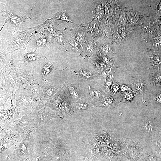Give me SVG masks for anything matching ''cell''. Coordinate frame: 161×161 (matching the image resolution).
<instances>
[{
	"label": "cell",
	"instance_id": "6da1fadb",
	"mask_svg": "<svg viewBox=\"0 0 161 161\" xmlns=\"http://www.w3.org/2000/svg\"><path fill=\"white\" fill-rule=\"evenodd\" d=\"M31 108V117L37 120L40 126L45 125L50 120L58 118L57 112L45 106L36 103Z\"/></svg>",
	"mask_w": 161,
	"mask_h": 161
},
{
	"label": "cell",
	"instance_id": "7a4b0ae2",
	"mask_svg": "<svg viewBox=\"0 0 161 161\" xmlns=\"http://www.w3.org/2000/svg\"><path fill=\"white\" fill-rule=\"evenodd\" d=\"M34 119L30 117L26 113L22 118L6 125L7 128L18 136L25 133L27 134L33 130Z\"/></svg>",
	"mask_w": 161,
	"mask_h": 161
},
{
	"label": "cell",
	"instance_id": "3957f363",
	"mask_svg": "<svg viewBox=\"0 0 161 161\" xmlns=\"http://www.w3.org/2000/svg\"><path fill=\"white\" fill-rule=\"evenodd\" d=\"M18 69L14 65L13 60L5 68L3 89L9 93L11 99L13 97V91L17 83Z\"/></svg>",
	"mask_w": 161,
	"mask_h": 161
},
{
	"label": "cell",
	"instance_id": "277c9868",
	"mask_svg": "<svg viewBox=\"0 0 161 161\" xmlns=\"http://www.w3.org/2000/svg\"><path fill=\"white\" fill-rule=\"evenodd\" d=\"M14 98L16 102L15 108L17 109L18 114V115L23 110L27 113L28 109L31 106L32 103L29 98L26 89L21 87L18 88L16 90L14 95Z\"/></svg>",
	"mask_w": 161,
	"mask_h": 161
},
{
	"label": "cell",
	"instance_id": "5b68a950",
	"mask_svg": "<svg viewBox=\"0 0 161 161\" xmlns=\"http://www.w3.org/2000/svg\"><path fill=\"white\" fill-rule=\"evenodd\" d=\"M17 83L19 88L27 89L34 83L33 73L29 69L22 67L18 69Z\"/></svg>",
	"mask_w": 161,
	"mask_h": 161
},
{
	"label": "cell",
	"instance_id": "8992f818",
	"mask_svg": "<svg viewBox=\"0 0 161 161\" xmlns=\"http://www.w3.org/2000/svg\"><path fill=\"white\" fill-rule=\"evenodd\" d=\"M80 85L65 82L62 88L63 92L74 103L81 99L83 95L80 92Z\"/></svg>",
	"mask_w": 161,
	"mask_h": 161
},
{
	"label": "cell",
	"instance_id": "52a82bcc",
	"mask_svg": "<svg viewBox=\"0 0 161 161\" xmlns=\"http://www.w3.org/2000/svg\"><path fill=\"white\" fill-rule=\"evenodd\" d=\"M63 98L57 112L58 118L61 119L66 118L73 113L74 103L70 100L63 92Z\"/></svg>",
	"mask_w": 161,
	"mask_h": 161
},
{
	"label": "cell",
	"instance_id": "ba28073f",
	"mask_svg": "<svg viewBox=\"0 0 161 161\" xmlns=\"http://www.w3.org/2000/svg\"><path fill=\"white\" fill-rule=\"evenodd\" d=\"M34 129L29 132L25 138L22 141L19 145L16 148L13 154L18 159L25 160L27 159L28 153V144L29 137Z\"/></svg>",
	"mask_w": 161,
	"mask_h": 161
},
{
	"label": "cell",
	"instance_id": "9c48e42d",
	"mask_svg": "<svg viewBox=\"0 0 161 161\" xmlns=\"http://www.w3.org/2000/svg\"><path fill=\"white\" fill-rule=\"evenodd\" d=\"M27 95L31 102L36 103L41 100V87L38 84L34 83L27 89Z\"/></svg>",
	"mask_w": 161,
	"mask_h": 161
},
{
	"label": "cell",
	"instance_id": "30bf717a",
	"mask_svg": "<svg viewBox=\"0 0 161 161\" xmlns=\"http://www.w3.org/2000/svg\"><path fill=\"white\" fill-rule=\"evenodd\" d=\"M60 88L59 86L51 83L44 84L41 87V100L52 97L56 93L58 89Z\"/></svg>",
	"mask_w": 161,
	"mask_h": 161
},
{
	"label": "cell",
	"instance_id": "8fae6325",
	"mask_svg": "<svg viewBox=\"0 0 161 161\" xmlns=\"http://www.w3.org/2000/svg\"><path fill=\"white\" fill-rule=\"evenodd\" d=\"M87 96L95 104L101 100L105 96H107L103 90L100 88H93L91 86L88 88Z\"/></svg>",
	"mask_w": 161,
	"mask_h": 161
},
{
	"label": "cell",
	"instance_id": "7c38bea8",
	"mask_svg": "<svg viewBox=\"0 0 161 161\" xmlns=\"http://www.w3.org/2000/svg\"><path fill=\"white\" fill-rule=\"evenodd\" d=\"M92 106L94 107V103L91 99L85 100L81 98L74 103L73 113L82 112Z\"/></svg>",
	"mask_w": 161,
	"mask_h": 161
},
{
	"label": "cell",
	"instance_id": "4fadbf2b",
	"mask_svg": "<svg viewBox=\"0 0 161 161\" xmlns=\"http://www.w3.org/2000/svg\"><path fill=\"white\" fill-rule=\"evenodd\" d=\"M117 100L115 96L107 95L105 96L100 101L96 103L94 107H103L112 108L117 104Z\"/></svg>",
	"mask_w": 161,
	"mask_h": 161
},
{
	"label": "cell",
	"instance_id": "5bb4252c",
	"mask_svg": "<svg viewBox=\"0 0 161 161\" xmlns=\"http://www.w3.org/2000/svg\"><path fill=\"white\" fill-rule=\"evenodd\" d=\"M4 15L6 18V21L11 22L16 25L15 29L18 27L20 23L23 21L27 19H30V17L20 16L14 14L10 11L6 10L4 12Z\"/></svg>",
	"mask_w": 161,
	"mask_h": 161
},
{
	"label": "cell",
	"instance_id": "9a60e30c",
	"mask_svg": "<svg viewBox=\"0 0 161 161\" xmlns=\"http://www.w3.org/2000/svg\"><path fill=\"white\" fill-rule=\"evenodd\" d=\"M85 43L82 55L88 57L92 55L95 52V47L93 42L91 40H88Z\"/></svg>",
	"mask_w": 161,
	"mask_h": 161
},
{
	"label": "cell",
	"instance_id": "2e32d148",
	"mask_svg": "<svg viewBox=\"0 0 161 161\" xmlns=\"http://www.w3.org/2000/svg\"><path fill=\"white\" fill-rule=\"evenodd\" d=\"M133 85L136 89L141 94L143 103H145L143 98L144 87L145 84L143 80L139 78H135L132 81Z\"/></svg>",
	"mask_w": 161,
	"mask_h": 161
},
{
	"label": "cell",
	"instance_id": "e0dca14e",
	"mask_svg": "<svg viewBox=\"0 0 161 161\" xmlns=\"http://www.w3.org/2000/svg\"><path fill=\"white\" fill-rule=\"evenodd\" d=\"M54 65V64L50 63H46L43 66L41 72L42 80L46 81L47 76L53 69Z\"/></svg>",
	"mask_w": 161,
	"mask_h": 161
},
{
	"label": "cell",
	"instance_id": "ac0fdd59",
	"mask_svg": "<svg viewBox=\"0 0 161 161\" xmlns=\"http://www.w3.org/2000/svg\"><path fill=\"white\" fill-rule=\"evenodd\" d=\"M54 18L56 19L64 21L67 22H71L68 14L65 9H63L53 15Z\"/></svg>",
	"mask_w": 161,
	"mask_h": 161
},
{
	"label": "cell",
	"instance_id": "d6986e66",
	"mask_svg": "<svg viewBox=\"0 0 161 161\" xmlns=\"http://www.w3.org/2000/svg\"><path fill=\"white\" fill-rule=\"evenodd\" d=\"M78 75L85 80H89L94 78L95 75L92 72L81 68L78 73Z\"/></svg>",
	"mask_w": 161,
	"mask_h": 161
},
{
	"label": "cell",
	"instance_id": "ffe728a7",
	"mask_svg": "<svg viewBox=\"0 0 161 161\" xmlns=\"http://www.w3.org/2000/svg\"><path fill=\"white\" fill-rule=\"evenodd\" d=\"M44 57L38 55L35 52L27 53L24 56V61L27 64L31 63L38 59L44 58Z\"/></svg>",
	"mask_w": 161,
	"mask_h": 161
},
{
	"label": "cell",
	"instance_id": "44dd1931",
	"mask_svg": "<svg viewBox=\"0 0 161 161\" xmlns=\"http://www.w3.org/2000/svg\"><path fill=\"white\" fill-rule=\"evenodd\" d=\"M74 36L75 40L80 43H83L85 41V36L82 30L80 28L75 30Z\"/></svg>",
	"mask_w": 161,
	"mask_h": 161
},
{
	"label": "cell",
	"instance_id": "7402d4cb",
	"mask_svg": "<svg viewBox=\"0 0 161 161\" xmlns=\"http://www.w3.org/2000/svg\"><path fill=\"white\" fill-rule=\"evenodd\" d=\"M151 62L153 67L155 69L161 68V56L156 53L151 58Z\"/></svg>",
	"mask_w": 161,
	"mask_h": 161
},
{
	"label": "cell",
	"instance_id": "603a6c76",
	"mask_svg": "<svg viewBox=\"0 0 161 161\" xmlns=\"http://www.w3.org/2000/svg\"><path fill=\"white\" fill-rule=\"evenodd\" d=\"M15 110V109L13 107V105H12L11 107L9 110L6 111H4V110H2V109H1V115H1V116L3 117L5 115L7 116L6 117V119L4 121L5 124H6L8 121L10 120L11 117H12Z\"/></svg>",
	"mask_w": 161,
	"mask_h": 161
},
{
	"label": "cell",
	"instance_id": "cb8c5ba5",
	"mask_svg": "<svg viewBox=\"0 0 161 161\" xmlns=\"http://www.w3.org/2000/svg\"><path fill=\"white\" fill-rule=\"evenodd\" d=\"M70 47L73 50L80 53H82L83 48L79 42L75 40L70 41H69Z\"/></svg>",
	"mask_w": 161,
	"mask_h": 161
},
{
	"label": "cell",
	"instance_id": "d4e9b609",
	"mask_svg": "<svg viewBox=\"0 0 161 161\" xmlns=\"http://www.w3.org/2000/svg\"><path fill=\"white\" fill-rule=\"evenodd\" d=\"M35 42L36 49H37L39 47L47 46L49 43V40L47 37L44 36L37 39Z\"/></svg>",
	"mask_w": 161,
	"mask_h": 161
},
{
	"label": "cell",
	"instance_id": "484cf974",
	"mask_svg": "<svg viewBox=\"0 0 161 161\" xmlns=\"http://www.w3.org/2000/svg\"><path fill=\"white\" fill-rule=\"evenodd\" d=\"M54 39L57 43L63 44L66 42L64 31L57 32L54 36Z\"/></svg>",
	"mask_w": 161,
	"mask_h": 161
},
{
	"label": "cell",
	"instance_id": "4316f807",
	"mask_svg": "<svg viewBox=\"0 0 161 161\" xmlns=\"http://www.w3.org/2000/svg\"><path fill=\"white\" fill-rule=\"evenodd\" d=\"M151 82L154 86L161 85V71L157 72L151 77Z\"/></svg>",
	"mask_w": 161,
	"mask_h": 161
},
{
	"label": "cell",
	"instance_id": "83f0119b",
	"mask_svg": "<svg viewBox=\"0 0 161 161\" xmlns=\"http://www.w3.org/2000/svg\"><path fill=\"white\" fill-rule=\"evenodd\" d=\"M101 57L103 61L113 69L117 68V66L114 61L108 56L101 55Z\"/></svg>",
	"mask_w": 161,
	"mask_h": 161
},
{
	"label": "cell",
	"instance_id": "f1b7e54d",
	"mask_svg": "<svg viewBox=\"0 0 161 161\" xmlns=\"http://www.w3.org/2000/svg\"><path fill=\"white\" fill-rule=\"evenodd\" d=\"M108 46L104 44H100L99 47L101 52L103 55L106 56H112L113 55V53L110 48Z\"/></svg>",
	"mask_w": 161,
	"mask_h": 161
},
{
	"label": "cell",
	"instance_id": "f546056e",
	"mask_svg": "<svg viewBox=\"0 0 161 161\" xmlns=\"http://www.w3.org/2000/svg\"><path fill=\"white\" fill-rule=\"evenodd\" d=\"M93 64L96 67L100 73L106 69V65L102 61L98 59L93 61Z\"/></svg>",
	"mask_w": 161,
	"mask_h": 161
},
{
	"label": "cell",
	"instance_id": "4dcf8cb0",
	"mask_svg": "<svg viewBox=\"0 0 161 161\" xmlns=\"http://www.w3.org/2000/svg\"><path fill=\"white\" fill-rule=\"evenodd\" d=\"M144 127L146 130L148 132L152 131L154 126L152 122L149 119L146 120L145 122Z\"/></svg>",
	"mask_w": 161,
	"mask_h": 161
},
{
	"label": "cell",
	"instance_id": "1f68e13d",
	"mask_svg": "<svg viewBox=\"0 0 161 161\" xmlns=\"http://www.w3.org/2000/svg\"><path fill=\"white\" fill-rule=\"evenodd\" d=\"M56 25L54 23L52 22L48 24L47 25V31L49 32L50 33H53V32L55 33L56 30Z\"/></svg>",
	"mask_w": 161,
	"mask_h": 161
},
{
	"label": "cell",
	"instance_id": "d6a6232c",
	"mask_svg": "<svg viewBox=\"0 0 161 161\" xmlns=\"http://www.w3.org/2000/svg\"><path fill=\"white\" fill-rule=\"evenodd\" d=\"M119 89V86L115 82H113L111 87V92L113 94L116 93Z\"/></svg>",
	"mask_w": 161,
	"mask_h": 161
},
{
	"label": "cell",
	"instance_id": "836d02e7",
	"mask_svg": "<svg viewBox=\"0 0 161 161\" xmlns=\"http://www.w3.org/2000/svg\"><path fill=\"white\" fill-rule=\"evenodd\" d=\"M155 99L157 103H161V93H158L156 95Z\"/></svg>",
	"mask_w": 161,
	"mask_h": 161
},
{
	"label": "cell",
	"instance_id": "e575fe53",
	"mask_svg": "<svg viewBox=\"0 0 161 161\" xmlns=\"http://www.w3.org/2000/svg\"><path fill=\"white\" fill-rule=\"evenodd\" d=\"M147 161H156V159L154 157H151L148 159Z\"/></svg>",
	"mask_w": 161,
	"mask_h": 161
}]
</instances>
